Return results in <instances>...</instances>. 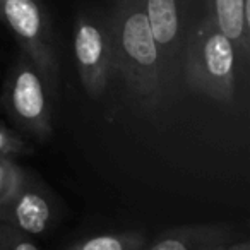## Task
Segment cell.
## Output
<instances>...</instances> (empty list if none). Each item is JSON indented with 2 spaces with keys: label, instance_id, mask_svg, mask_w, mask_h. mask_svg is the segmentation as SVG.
Segmentation results:
<instances>
[{
  "label": "cell",
  "instance_id": "6da1fadb",
  "mask_svg": "<svg viewBox=\"0 0 250 250\" xmlns=\"http://www.w3.org/2000/svg\"><path fill=\"white\" fill-rule=\"evenodd\" d=\"M106 16L117 74L134 94L156 106L163 94L165 70L141 0H111Z\"/></svg>",
  "mask_w": 250,
  "mask_h": 250
},
{
  "label": "cell",
  "instance_id": "7c38bea8",
  "mask_svg": "<svg viewBox=\"0 0 250 250\" xmlns=\"http://www.w3.org/2000/svg\"><path fill=\"white\" fill-rule=\"evenodd\" d=\"M26 170L18 165V160L0 158V204H4L19 187Z\"/></svg>",
  "mask_w": 250,
  "mask_h": 250
},
{
  "label": "cell",
  "instance_id": "277c9868",
  "mask_svg": "<svg viewBox=\"0 0 250 250\" xmlns=\"http://www.w3.org/2000/svg\"><path fill=\"white\" fill-rule=\"evenodd\" d=\"M0 22L11 31L19 50L43 74L53 94L59 86V59L52 26L40 0H0Z\"/></svg>",
  "mask_w": 250,
  "mask_h": 250
},
{
  "label": "cell",
  "instance_id": "7a4b0ae2",
  "mask_svg": "<svg viewBox=\"0 0 250 250\" xmlns=\"http://www.w3.org/2000/svg\"><path fill=\"white\" fill-rule=\"evenodd\" d=\"M182 74L194 93L223 104H233L238 60L233 43L202 12L188 31L182 53Z\"/></svg>",
  "mask_w": 250,
  "mask_h": 250
},
{
  "label": "cell",
  "instance_id": "3957f363",
  "mask_svg": "<svg viewBox=\"0 0 250 250\" xmlns=\"http://www.w3.org/2000/svg\"><path fill=\"white\" fill-rule=\"evenodd\" d=\"M52 87L28 55L19 52L2 89V106L22 134L45 143L52 137Z\"/></svg>",
  "mask_w": 250,
  "mask_h": 250
},
{
  "label": "cell",
  "instance_id": "52a82bcc",
  "mask_svg": "<svg viewBox=\"0 0 250 250\" xmlns=\"http://www.w3.org/2000/svg\"><path fill=\"white\" fill-rule=\"evenodd\" d=\"M57 202L43 182L26 170L14 194L0 204V225H7L29 236L45 235L55 226Z\"/></svg>",
  "mask_w": 250,
  "mask_h": 250
},
{
  "label": "cell",
  "instance_id": "8992f818",
  "mask_svg": "<svg viewBox=\"0 0 250 250\" xmlns=\"http://www.w3.org/2000/svg\"><path fill=\"white\" fill-rule=\"evenodd\" d=\"M163 62L165 77L182 69L188 31L204 12V0H141Z\"/></svg>",
  "mask_w": 250,
  "mask_h": 250
},
{
  "label": "cell",
  "instance_id": "30bf717a",
  "mask_svg": "<svg viewBox=\"0 0 250 250\" xmlns=\"http://www.w3.org/2000/svg\"><path fill=\"white\" fill-rule=\"evenodd\" d=\"M147 242L143 231H103L74 240L62 250H144Z\"/></svg>",
  "mask_w": 250,
  "mask_h": 250
},
{
  "label": "cell",
  "instance_id": "5b68a950",
  "mask_svg": "<svg viewBox=\"0 0 250 250\" xmlns=\"http://www.w3.org/2000/svg\"><path fill=\"white\" fill-rule=\"evenodd\" d=\"M74 57L84 91L98 100L117 74L106 16L81 12L74 26Z\"/></svg>",
  "mask_w": 250,
  "mask_h": 250
},
{
  "label": "cell",
  "instance_id": "ba28073f",
  "mask_svg": "<svg viewBox=\"0 0 250 250\" xmlns=\"http://www.w3.org/2000/svg\"><path fill=\"white\" fill-rule=\"evenodd\" d=\"M204 11L233 43L242 69L250 60V0H204Z\"/></svg>",
  "mask_w": 250,
  "mask_h": 250
},
{
  "label": "cell",
  "instance_id": "8fae6325",
  "mask_svg": "<svg viewBox=\"0 0 250 250\" xmlns=\"http://www.w3.org/2000/svg\"><path fill=\"white\" fill-rule=\"evenodd\" d=\"M33 151V146L21 132H16L7 125L0 124V158L18 160L31 154Z\"/></svg>",
  "mask_w": 250,
  "mask_h": 250
},
{
  "label": "cell",
  "instance_id": "5bb4252c",
  "mask_svg": "<svg viewBox=\"0 0 250 250\" xmlns=\"http://www.w3.org/2000/svg\"><path fill=\"white\" fill-rule=\"evenodd\" d=\"M211 250H250V242L247 238H242V240L231 238L225 243H219V245H216L214 249H211Z\"/></svg>",
  "mask_w": 250,
  "mask_h": 250
},
{
  "label": "cell",
  "instance_id": "4fadbf2b",
  "mask_svg": "<svg viewBox=\"0 0 250 250\" xmlns=\"http://www.w3.org/2000/svg\"><path fill=\"white\" fill-rule=\"evenodd\" d=\"M0 250H40V247L29 235L7 225H0Z\"/></svg>",
  "mask_w": 250,
  "mask_h": 250
},
{
  "label": "cell",
  "instance_id": "9c48e42d",
  "mask_svg": "<svg viewBox=\"0 0 250 250\" xmlns=\"http://www.w3.org/2000/svg\"><path fill=\"white\" fill-rule=\"evenodd\" d=\"M231 238L235 231L228 225H187L158 235L144 250H211Z\"/></svg>",
  "mask_w": 250,
  "mask_h": 250
}]
</instances>
